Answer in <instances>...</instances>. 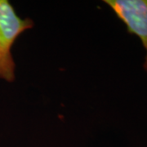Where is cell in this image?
I'll return each instance as SVG.
<instances>
[{"label": "cell", "mask_w": 147, "mask_h": 147, "mask_svg": "<svg viewBox=\"0 0 147 147\" xmlns=\"http://www.w3.org/2000/svg\"><path fill=\"white\" fill-rule=\"evenodd\" d=\"M126 26L127 31L139 38L146 51L143 67L147 72V0H105Z\"/></svg>", "instance_id": "cell-2"}, {"label": "cell", "mask_w": 147, "mask_h": 147, "mask_svg": "<svg viewBox=\"0 0 147 147\" xmlns=\"http://www.w3.org/2000/svg\"><path fill=\"white\" fill-rule=\"evenodd\" d=\"M34 22L21 18L7 0H0V79L11 83L16 78V64L11 48L22 33L31 29Z\"/></svg>", "instance_id": "cell-1"}]
</instances>
